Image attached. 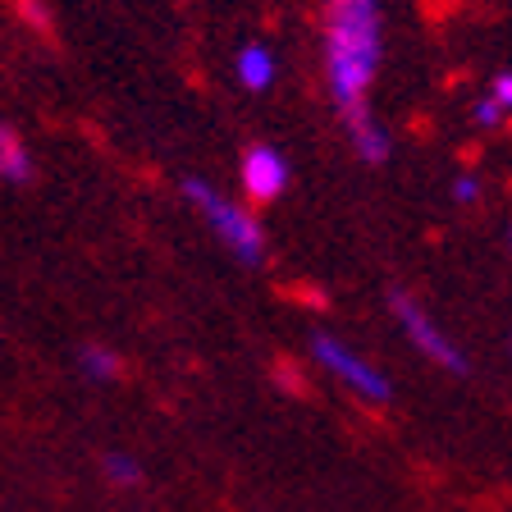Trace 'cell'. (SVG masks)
<instances>
[{"mask_svg": "<svg viewBox=\"0 0 512 512\" xmlns=\"http://www.w3.org/2000/svg\"><path fill=\"white\" fill-rule=\"evenodd\" d=\"M238 179H243L247 202L270 206L275 197H284L293 170H288V160H284V151H279V147H270V142H256V147H247L243 160H238Z\"/></svg>", "mask_w": 512, "mask_h": 512, "instance_id": "obj_5", "label": "cell"}, {"mask_svg": "<svg viewBox=\"0 0 512 512\" xmlns=\"http://www.w3.org/2000/svg\"><path fill=\"white\" fill-rule=\"evenodd\" d=\"M0 179L5 183H28L32 179V156L19 142L10 124H0Z\"/></svg>", "mask_w": 512, "mask_h": 512, "instance_id": "obj_8", "label": "cell"}, {"mask_svg": "<svg viewBox=\"0 0 512 512\" xmlns=\"http://www.w3.org/2000/svg\"><path fill=\"white\" fill-rule=\"evenodd\" d=\"M311 357H316L330 375H339L348 389H357L366 403H389V398H394L389 375L375 371V362H366L362 352H352L348 343L334 339V334H311Z\"/></svg>", "mask_w": 512, "mask_h": 512, "instance_id": "obj_3", "label": "cell"}, {"mask_svg": "<svg viewBox=\"0 0 512 512\" xmlns=\"http://www.w3.org/2000/svg\"><path fill=\"white\" fill-rule=\"evenodd\" d=\"M453 202L458 206H476L480 202V179L476 174H462V179L453 183Z\"/></svg>", "mask_w": 512, "mask_h": 512, "instance_id": "obj_13", "label": "cell"}, {"mask_svg": "<svg viewBox=\"0 0 512 512\" xmlns=\"http://www.w3.org/2000/svg\"><path fill=\"white\" fill-rule=\"evenodd\" d=\"M389 311H394L398 325L407 330V339L426 352L430 362L444 366V371H453V375H467V352H462L458 343L439 330L435 320L426 316V307H421V302H416L407 288H389Z\"/></svg>", "mask_w": 512, "mask_h": 512, "instance_id": "obj_4", "label": "cell"}, {"mask_svg": "<svg viewBox=\"0 0 512 512\" xmlns=\"http://www.w3.org/2000/svg\"><path fill=\"white\" fill-rule=\"evenodd\" d=\"M183 197L206 215V224L215 229V238H220L243 266H261V261H266V229H261L243 206H234L229 197H220L206 179H183Z\"/></svg>", "mask_w": 512, "mask_h": 512, "instance_id": "obj_2", "label": "cell"}, {"mask_svg": "<svg viewBox=\"0 0 512 512\" xmlns=\"http://www.w3.org/2000/svg\"><path fill=\"white\" fill-rule=\"evenodd\" d=\"M10 5H14V14H19L32 32H42V37H46V32L55 28V14H51V5H46V0H10Z\"/></svg>", "mask_w": 512, "mask_h": 512, "instance_id": "obj_10", "label": "cell"}, {"mask_svg": "<svg viewBox=\"0 0 512 512\" xmlns=\"http://www.w3.org/2000/svg\"><path fill=\"white\" fill-rule=\"evenodd\" d=\"M490 101L503 110V115L512 110V69H499V74L490 78Z\"/></svg>", "mask_w": 512, "mask_h": 512, "instance_id": "obj_12", "label": "cell"}, {"mask_svg": "<svg viewBox=\"0 0 512 512\" xmlns=\"http://www.w3.org/2000/svg\"><path fill=\"white\" fill-rule=\"evenodd\" d=\"M234 78L247 87V92H266L275 83V51L266 42H247L243 51L234 55Z\"/></svg>", "mask_w": 512, "mask_h": 512, "instance_id": "obj_6", "label": "cell"}, {"mask_svg": "<svg viewBox=\"0 0 512 512\" xmlns=\"http://www.w3.org/2000/svg\"><path fill=\"white\" fill-rule=\"evenodd\" d=\"M348 138H352V151H357L366 165H384V160H389V151H394V142H389V133H384L380 124H375V115L348 124Z\"/></svg>", "mask_w": 512, "mask_h": 512, "instance_id": "obj_7", "label": "cell"}, {"mask_svg": "<svg viewBox=\"0 0 512 512\" xmlns=\"http://www.w3.org/2000/svg\"><path fill=\"white\" fill-rule=\"evenodd\" d=\"M471 119H476L480 128H499V124H503V110L494 106L490 96H480V101H476V110H471Z\"/></svg>", "mask_w": 512, "mask_h": 512, "instance_id": "obj_14", "label": "cell"}, {"mask_svg": "<svg viewBox=\"0 0 512 512\" xmlns=\"http://www.w3.org/2000/svg\"><path fill=\"white\" fill-rule=\"evenodd\" d=\"M380 0H330L325 5V78L343 124L366 119V92L380 74Z\"/></svg>", "mask_w": 512, "mask_h": 512, "instance_id": "obj_1", "label": "cell"}, {"mask_svg": "<svg viewBox=\"0 0 512 512\" xmlns=\"http://www.w3.org/2000/svg\"><path fill=\"white\" fill-rule=\"evenodd\" d=\"M106 476L115 480V485H142V462L128 458V453H106Z\"/></svg>", "mask_w": 512, "mask_h": 512, "instance_id": "obj_11", "label": "cell"}, {"mask_svg": "<svg viewBox=\"0 0 512 512\" xmlns=\"http://www.w3.org/2000/svg\"><path fill=\"white\" fill-rule=\"evenodd\" d=\"M78 366H83L87 380H101V384L119 380V371H124V362H119V352L101 348V343H83V352H78Z\"/></svg>", "mask_w": 512, "mask_h": 512, "instance_id": "obj_9", "label": "cell"}, {"mask_svg": "<svg viewBox=\"0 0 512 512\" xmlns=\"http://www.w3.org/2000/svg\"><path fill=\"white\" fill-rule=\"evenodd\" d=\"M508 243H512V229H508Z\"/></svg>", "mask_w": 512, "mask_h": 512, "instance_id": "obj_15", "label": "cell"}]
</instances>
